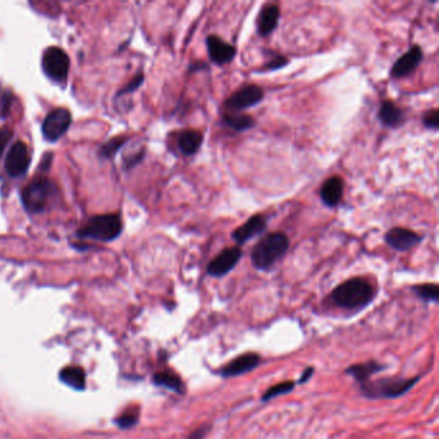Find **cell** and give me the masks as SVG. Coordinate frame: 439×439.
<instances>
[{"instance_id": "obj_1", "label": "cell", "mask_w": 439, "mask_h": 439, "mask_svg": "<svg viewBox=\"0 0 439 439\" xmlns=\"http://www.w3.org/2000/svg\"><path fill=\"white\" fill-rule=\"evenodd\" d=\"M377 290L363 277H352L330 293L332 304L345 311H362L374 302Z\"/></svg>"}, {"instance_id": "obj_2", "label": "cell", "mask_w": 439, "mask_h": 439, "mask_svg": "<svg viewBox=\"0 0 439 439\" xmlns=\"http://www.w3.org/2000/svg\"><path fill=\"white\" fill-rule=\"evenodd\" d=\"M290 249V240L286 233L272 232L261 237L252 248L251 264L257 270L267 272L282 259Z\"/></svg>"}, {"instance_id": "obj_3", "label": "cell", "mask_w": 439, "mask_h": 439, "mask_svg": "<svg viewBox=\"0 0 439 439\" xmlns=\"http://www.w3.org/2000/svg\"><path fill=\"white\" fill-rule=\"evenodd\" d=\"M420 377H379L377 380H368L359 386L362 395L368 399H395L408 393Z\"/></svg>"}, {"instance_id": "obj_4", "label": "cell", "mask_w": 439, "mask_h": 439, "mask_svg": "<svg viewBox=\"0 0 439 439\" xmlns=\"http://www.w3.org/2000/svg\"><path fill=\"white\" fill-rule=\"evenodd\" d=\"M123 231V222L117 214H103L90 218L78 236L80 239H94L98 241H112Z\"/></svg>"}, {"instance_id": "obj_5", "label": "cell", "mask_w": 439, "mask_h": 439, "mask_svg": "<svg viewBox=\"0 0 439 439\" xmlns=\"http://www.w3.org/2000/svg\"><path fill=\"white\" fill-rule=\"evenodd\" d=\"M53 183L45 177H36L22 189V204L30 214H39L44 210L48 200L53 193Z\"/></svg>"}, {"instance_id": "obj_6", "label": "cell", "mask_w": 439, "mask_h": 439, "mask_svg": "<svg viewBox=\"0 0 439 439\" xmlns=\"http://www.w3.org/2000/svg\"><path fill=\"white\" fill-rule=\"evenodd\" d=\"M42 64H43L45 75L49 79L57 83H63L67 79V75L70 71V58L61 48L58 46L48 48L43 54Z\"/></svg>"}, {"instance_id": "obj_7", "label": "cell", "mask_w": 439, "mask_h": 439, "mask_svg": "<svg viewBox=\"0 0 439 439\" xmlns=\"http://www.w3.org/2000/svg\"><path fill=\"white\" fill-rule=\"evenodd\" d=\"M264 98V90L259 85L248 84L232 93L224 101V108L227 112H241L243 110L259 105Z\"/></svg>"}, {"instance_id": "obj_8", "label": "cell", "mask_w": 439, "mask_h": 439, "mask_svg": "<svg viewBox=\"0 0 439 439\" xmlns=\"http://www.w3.org/2000/svg\"><path fill=\"white\" fill-rule=\"evenodd\" d=\"M72 117L67 108H54L43 121L42 132L45 139L49 142H55L66 135L71 126Z\"/></svg>"}, {"instance_id": "obj_9", "label": "cell", "mask_w": 439, "mask_h": 439, "mask_svg": "<svg viewBox=\"0 0 439 439\" xmlns=\"http://www.w3.org/2000/svg\"><path fill=\"white\" fill-rule=\"evenodd\" d=\"M242 258V250L237 246H231L221 251L207 267V273L212 277L227 276L239 264Z\"/></svg>"}, {"instance_id": "obj_10", "label": "cell", "mask_w": 439, "mask_h": 439, "mask_svg": "<svg viewBox=\"0 0 439 439\" xmlns=\"http://www.w3.org/2000/svg\"><path fill=\"white\" fill-rule=\"evenodd\" d=\"M260 363H261V357L259 353L248 352V353H242L236 359H233L231 362H228L227 365H224L223 368L218 371V374L219 377L224 379L240 377L259 368Z\"/></svg>"}, {"instance_id": "obj_11", "label": "cell", "mask_w": 439, "mask_h": 439, "mask_svg": "<svg viewBox=\"0 0 439 439\" xmlns=\"http://www.w3.org/2000/svg\"><path fill=\"white\" fill-rule=\"evenodd\" d=\"M30 162H31V157H30L26 144L16 142L9 148L8 155L4 162V168L8 173L9 177L18 178L26 173L30 166Z\"/></svg>"}, {"instance_id": "obj_12", "label": "cell", "mask_w": 439, "mask_h": 439, "mask_svg": "<svg viewBox=\"0 0 439 439\" xmlns=\"http://www.w3.org/2000/svg\"><path fill=\"white\" fill-rule=\"evenodd\" d=\"M384 241L392 249L404 252L416 248L422 241V236L404 227H393L386 233Z\"/></svg>"}, {"instance_id": "obj_13", "label": "cell", "mask_w": 439, "mask_h": 439, "mask_svg": "<svg viewBox=\"0 0 439 439\" xmlns=\"http://www.w3.org/2000/svg\"><path fill=\"white\" fill-rule=\"evenodd\" d=\"M424 58V52L420 45L415 44L404 54L401 55L390 69V78L393 79H402L413 74Z\"/></svg>"}, {"instance_id": "obj_14", "label": "cell", "mask_w": 439, "mask_h": 439, "mask_svg": "<svg viewBox=\"0 0 439 439\" xmlns=\"http://www.w3.org/2000/svg\"><path fill=\"white\" fill-rule=\"evenodd\" d=\"M205 42H207V54L212 62L216 63L218 66L232 62L233 58L237 53V49L234 45L224 42L222 37L213 35V34L207 36Z\"/></svg>"}, {"instance_id": "obj_15", "label": "cell", "mask_w": 439, "mask_h": 439, "mask_svg": "<svg viewBox=\"0 0 439 439\" xmlns=\"http://www.w3.org/2000/svg\"><path fill=\"white\" fill-rule=\"evenodd\" d=\"M267 225H268L267 216L255 214V216H251L239 228H236L231 233V237L237 245H243V243L250 241L251 239L264 233V231L267 230Z\"/></svg>"}, {"instance_id": "obj_16", "label": "cell", "mask_w": 439, "mask_h": 439, "mask_svg": "<svg viewBox=\"0 0 439 439\" xmlns=\"http://www.w3.org/2000/svg\"><path fill=\"white\" fill-rule=\"evenodd\" d=\"M281 10L277 4H264L257 19V31L260 36H269L278 26Z\"/></svg>"}, {"instance_id": "obj_17", "label": "cell", "mask_w": 439, "mask_h": 439, "mask_svg": "<svg viewBox=\"0 0 439 439\" xmlns=\"http://www.w3.org/2000/svg\"><path fill=\"white\" fill-rule=\"evenodd\" d=\"M384 370H386V365L380 363L375 359H371V361L361 362V363H353L344 372L345 375L353 377L359 383V386H361L368 380H371V377L383 372Z\"/></svg>"}, {"instance_id": "obj_18", "label": "cell", "mask_w": 439, "mask_h": 439, "mask_svg": "<svg viewBox=\"0 0 439 439\" xmlns=\"http://www.w3.org/2000/svg\"><path fill=\"white\" fill-rule=\"evenodd\" d=\"M377 119L381 123V126L386 128H399L406 121V114L404 110L398 107L393 101L386 99L381 102V106L377 112Z\"/></svg>"}, {"instance_id": "obj_19", "label": "cell", "mask_w": 439, "mask_h": 439, "mask_svg": "<svg viewBox=\"0 0 439 439\" xmlns=\"http://www.w3.org/2000/svg\"><path fill=\"white\" fill-rule=\"evenodd\" d=\"M344 193V180L339 175L330 177L323 182L320 189V198L323 205L327 207H335L341 204Z\"/></svg>"}, {"instance_id": "obj_20", "label": "cell", "mask_w": 439, "mask_h": 439, "mask_svg": "<svg viewBox=\"0 0 439 439\" xmlns=\"http://www.w3.org/2000/svg\"><path fill=\"white\" fill-rule=\"evenodd\" d=\"M153 381L155 386L165 388V389L171 390V392H174L177 395H184L186 393V386H184L183 380L173 370H162V371L156 372L153 375Z\"/></svg>"}, {"instance_id": "obj_21", "label": "cell", "mask_w": 439, "mask_h": 439, "mask_svg": "<svg viewBox=\"0 0 439 439\" xmlns=\"http://www.w3.org/2000/svg\"><path fill=\"white\" fill-rule=\"evenodd\" d=\"M204 142V135L198 130L189 129L180 133L178 137V148L184 156H193L198 153Z\"/></svg>"}, {"instance_id": "obj_22", "label": "cell", "mask_w": 439, "mask_h": 439, "mask_svg": "<svg viewBox=\"0 0 439 439\" xmlns=\"http://www.w3.org/2000/svg\"><path fill=\"white\" fill-rule=\"evenodd\" d=\"M222 121L234 132H246L255 126L254 117L239 112H225L222 115Z\"/></svg>"}, {"instance_id": "obj_23", "label": "cell", "mask_w": 439, "mask_h": 439, "mask_svg": "<svg viewBox=\"0 0 439 439\" xmlns=\"http://www.w3.org/2000/svg\"><path fill=\"white\" fill-rule=\"evenodd\" d=\"M60 379L66 386L74 388L76 390L85 389V372L78 366H69L63 368L60 372Z\"/></svg>"}, {"instance_id": "obj_24", "label": "cell", "mask_w": 439, "mask_h": 439, "mask_svg": "<svg viewBox=\"0 0 439 439\" xmlns=\"http://www.w3.org/2000/svg\"><path fill=\"white\" fill-rule=\"evenodd\" d=\"M413 294L425 303H438L439 287L437 284H422L411 287Z\"/></svg>"}, {"instance_id": "obj_25", "label": "cell", "mask_w": 439, "mask_h": 439, "mask_svg": "<svg viewBox=\"0 0 439 439\" xmlns=\"http://www.w3.org/2000/svg\"><path fill=\"white\" fill-rule=\"evenodd\" d=\"M296 381L294 380H286L281 381L278 384L269 386L268 389L261 395V402H268L270 399H275L279 395H289L295 389Z\"/></svg>"}, {"instance_id": "obj_26", "label": "cell", "mask_w": 439, "mask_h": 439, "mask_svg": "<svg viewBox=\"0 0 439 439\" xmlns=\"http://www.w3.org/2000/svg\"><path fill=\"white\" fill-rule=\"evenodd\" d=\"M139 413L141 408L138 406H132L117 418V424L121 429H130L139 422Z\"/></svg>"}, {"instance_id": "obj_27", "label": "cell", "mask_w": 439, "mask_h": 439, "mask_svg": "<svg viewBox=\"0 0 439 439\" xmlns=\"http://www.w3.org/2000/svg\"><path fill=\"white\" fill-rule=\"evenodd\" d=\"M126 138L124 135L112 138L111 141H108L107 144H105L101 147L99 155H101L102 157H106V159L111 157V156H114V155L123 147V144H126Z\"/></svg>"}, {"instance_id": "obj_28", "label": "cell", "mask_w": 439, "mask_h": 439, "mask_svg": "<svg viewBox=\"0 0 439 439\" xmlns=\"http://www.w3.org/2000/svg\"><path fill=\"white\" fill-rule=\"evenodd\" d=\"M269 54L272 55V57H270V60H269L268 62L266 63V64L260 69L259 72L276 71V70H279V69L285 67L287 63H289V60H287L285 55H281V54L277 53Z\"/></svg>"}, {"instance_id": "obj_29", "label": "cell", "mask_w": 439, "mask_h": 439, "mask_svg": "<svg viewBox=\"0 0 439 439\" xmlns=\"http://www.w3.org/2000/svg\"><path fill=\"white\" fill-rule=\"evenodd\" d=\"M438 110L437 108H433V110L427 111L424 114V117H422V124L429 130H438Z\"/></svg>"}, {"instance_id": "obj_30", "label": "cell", "mask_w": 439, "mask_h": 439, "mask_svg": "<svg viewBox=\"0 0 439 439\" xmlns=\"http://www.w3.org/2000/svg\"><path fill=\"white\" fill-rule=\"evenodd\" d=\"M144 80V74H138L137 76H135L130 83L124 87L123 89L119 92V96H123V94H126V93H130V92H135V89H138L141 85H142V83Z\"/></svg>"}, {"instance_id": "obj_31", "label": "cell", "mask_w": 439, "mask_h": 439, "mask_svg": "<svg viewBox=\"0 0 439 439\" xmlns=\"http://www.w3.org/2000/svg\"><path fill=\"white\" fill-rule=\"evenodd\" d=\"M212 429H213V425L210 422H205V424L200 425L198 429L192 431L187 439H205Z\"/></svg>"}, {"instance_id": "obj_32", "label": "cell", "mask_w": 439, "mask_h": 439, "mask_svg": "<svg viewBox=\"0 0 439 439\" xmlns=\"http://www.w3.org/2000/svg\"><path fill=\"white\" fill-rule=\"evenodd\" d=\"M12 103V96L10 93H4L3 97L0 99V115L3 117H7Z\"/></svg>"}, {"instance_id": "obj_33", "label": "cell", "mask_w": 439, "mask_h": 439, "mask_svg": "<svg viewBox=\"0 0 439 439\" xmlns=\"http://www.w3.org/2000/svg\"><path fill=\"white\" fill-rule=\"evenodd\" d=\"M12 138V132L9 130L8 128H3L0 129V156L4 151V148L7 147L9 141Z\"/></svg>"}, {"instance_id": "obj_34", "label": "cell", "mask_w": 439, "mask_h": 439, "mask_svg": "<svg viewBox=\"0 0 439 439\" xmlns=\"http://www.w3.org/2000/svg\"><path fill=\"white\" fill-rule=\"evenodd\" d=\"M314 374V368L312 366H309V368H305L304 371L302 372V375L299 377V380L296 381V384H305V383H308L312 377H313Z\"/></svg>"}, {"instance_id": "obj_35", "label": "cell", "mask_w": 439, "mask_h": 439, "mask_svg": "<svg viewBox=\"0 0 439 439\" xmlns=\"http://www.w3.org/2000/svg\"><path fill=\"white\" fill-rule=\"evenodd\" d=\"M209 69V66H207L205 62H193L191 63V66H189V72H198L201 71V70H207Z\"/></svg>"}]
</instances>
